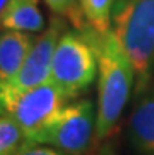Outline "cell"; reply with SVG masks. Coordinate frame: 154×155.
I'll use <instances>...</instances> for the list:
<instances>
[{
    "mask_svg": "<svg viewBox=\"0 0 154 155\" xmlns=\"http://www.w3.org/2000/svg\"><path fill=\"white\" fill-rule=\"evenodd\" d=\"M85 36L94 45L99 64L94 133V144H99L115 132L121 119L135 89V71L112 30L105 35L91 31Z\"/></svg>",
    "mask_w": 154,
    "mask_h": 155,
    "instance_id": "1",
    "label": "cell"
},
{
    "mask_svg": "<svg viewBox=\"0 0 154 155\" xmlns=\"http://www.w3.org/2000/svg\"><path fill=\"white\" fill-rule=\"evenodd\" d=\"M112 31L135 71V96L154 81V0H115Z\"/></svg>",
    "mask_w": 154,
    "mask_h": 155,
    "instance_id": "2",
    "label": "cell"
},
{
    "mask_svg": "<svg viewBox=\"0 0 154 155\" xmlns=\"http://www.w3.org/2000/svg\"><path fill=\"white\" fill-rule=\"evenodd\" d=\"M98 53L94 45L79 30H66L57 44L50 80L68 100L88 93L98 78Z\"/></svg>",
    "mask_w": 154,
    "mask_h": 155,
    "instance_id": "3",
    "label": "cell"
},
{
    "mask_svg": "<svg viewBox=\"0 0 154 155\" xmlns=\"http://www.w3.org/2000/svg\"><path fill=\"white\" fill-rule=\"evenodd\" d=\"M96 104L91 99H74L58 111L33 144H47L68 155H88L94 144Z\"/></svg>",
    "mask_w": 154,
    "mask_h": 155,
    "instance_id": "4",
    "label": "cell"
},
{
    "mask_svg": "<svg viewBox=\"0 0 154 155\" xmlns=\"http://www.w3.org/2000/svg\"><path fill=\"white\" fill-rule=\"evenodd\" d=\"M68 102L69 100L63 96L58 86L49 80L14 97L8 104L6 114H10L22 127L33 144L35 138L50 124Z\"/></svg>",
    "mask_w": 154,
    "mask_h": 155,
    "instance_id": "5",
    "label": "cell"
},
{
    "mask_svg": "<svg viewBox=\"0 0 154 155\" xmlns=\"http://www.w3.org/2000/svg\"><path fill=\"white\" fill-rule=\"evenodd\" d=\"M66 30H68V24L63 19V16L58 14L52 16L47 28L43 30V33L36 38L19 74L16 75V78L10 85L5 86L6 108L14 97L32 89L33 86H38L44 81L50 80L53 53H55L57 44L61 38V35Z\"/></svg>",
    "mask_w": 154,
    "mask_h": 155,
    "instance_id": "6",
    "label": "cell"
},
{
    "mask_svg": "<svg viewBox=\"0 0 154 155\" xmlns=\"http://www.w3.org/2000/svg\"><path fill=\"white\" fill-rule=\"evenodd\" d=\"M128 138L137 155H154V81L135 96Z\"/></svg>",
    "mask_w": 154,
    "mask_h": 155,
    "instance_id": "7",
    "label": "cell"
},
{
    "mask_svg": "<svg viewBox=\"0 0 154 155\" xmlns=\"http://www.w3.org/2000/svg\"><path fill=\"white\" fill-rule=\"evenodd\" d=\"M36 38L29 31L6 30L0 33V80L10 85L22 69Z\"/></svg>",
    "mask_w": 154,
    "mask_h": 155,
    "instance_id": "8",
    "label": "cell"
},
{
    "mask_svg": "<svg viewBox=\"0 0 154 155\" xmlns=\"http://www.w3.org/2000/svg\"><path fill=\"white\" fill-rule=\"evenodd\" d=\"M44 28V16L38 0H13L2 19V30L38 33Z\"/></svg>",
    "mask_w": 154,
    "mask_h": 155,
    "instance_id": "9",
    "label": "cell"
},
{
    "mask_svg": "<svg viewBox=\"0 0 154 155\" xmlns=\"http://www.w3.org/2000/svg\"><path fill=\"white\" fill-rule=\"evenodd\" d=\"M29 146L33 144L22 127L10 114L0 116V155H16Z\"/></svg>",
    "mask_w": 154,
    "mask_h": 155,
    "instance_id": "10",
    "label": "cell"
},
{
    "mask_svg": "<svg viewBox=\"0 0 154 155\" xmlns=\"http://www.w3.org/2000/svg\"><path fill=\"white\" fill-rule=\"evenodd\" d=\"M88 27L99 35L112 30V11L115 0H80Z\"/></svg>",
    "mask_w": 154,
    "mask_h": 155,
    "instance_id": "11",
    "label": "cell"
},
{
    "mask_svg": "<svg viewBox=\"0 0 154 155\" xmlns=\"http://www.w3.org/2000/svg\"><path fill=\"white\" fill-rule=\"evenodd\" d=\"M16 155H68V153L61 152L57 147L47 146V144H33V146L22 149L21 152H17Z\"/></svg>",
    "mask_w": 154,
    "mask_h": 155,
    "instance_id": "12",
    "label": "cell"
},
{
    "mask_svg": "<svg viewBox=\"0 0 154 155\" xmlns=\"http://www.w3.org/2000/svg\"><path fill=\"white\" fill-rule=\"evenodd\" d=\"M91 155H120L118 152H116L113 143L110 141H102L98 144V147L93 150Z\"/></svg>",
    "mask_w": 154,
    "mask_h": 155,
    "instance_id": "13",
    "label": "cell"
},
{
    "mask_svg": "<svg viewBox=\"0 0 154 155\" xmlns=\"http://www.w3.org/2000/svg\"><path fill=\"white\" fill-rule=\"evenodd\" d=\"M6 114V102H5V85L0 80V116Z\"/></svg>",
    "mask_w": 154,
    "mask_h": 155,
    "instance_id": "14",
    "label": "cell"
},
{
    "mask_svg": "<svg viewBox=\"0 0 154 155\" xmlns=\"http://www.w3.org/2000/svg\"><path fill=\"white\" fill-rule=\"evenodd\" d=\"M11 2H13V0H0V30H2V19H3L6 10L10 8Z\"/></svg>",
    "mask_w": 154,
    "mask_h": 155,
    "instance_id": "15",
    "label": "cell"
}]
</instances>
